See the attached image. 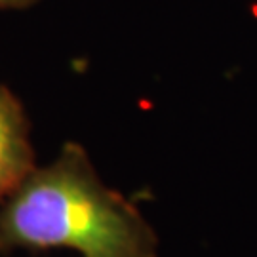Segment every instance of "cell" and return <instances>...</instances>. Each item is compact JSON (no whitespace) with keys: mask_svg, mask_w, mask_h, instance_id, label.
Returning a JSON list of instances; mask_svg holds the SVG:
<instances>
[{"mask_svg":"<svg viewBox=\"0 0 257 257\" xmlns=\"http://www.w3.org/2000/svg\"><path fill=\"white\" fill-rule=\"evenodd\" d=\"M12 249L158 257V238L143 213L103 183L86 149L65 143L0 202V255Z\"/></svg>","mask_w":257,"mask_h":257,"instance_id":"obj_1","label":"cell"},{"mask_svg":"<svg viewBox=\"0 0 257 257\" xmlns=\"http://www.w3.org/2000/svg\"><path fill=\"white\" fill-rule=\"evenodd\" d=\"M35 168V149L25 109L18 95L0 84V202Z\"/></svg>","mask_w":257,"mask_h":257,"instance_id":"obj_2","label":"cell"},{"mask_svg":"<svg viewBox=\"0 0 257 257\" xmlns=\"http://www.w3.org/2000/svg\"><path fill=\"white\" fill-rule=\"evenodd\" d=\"M40 0H0V10H21L37 4Z\"/></svg>","mask_w":257,"mask_h":257,"instance_id":"obj_3","label":"cell"}]
</instances>
